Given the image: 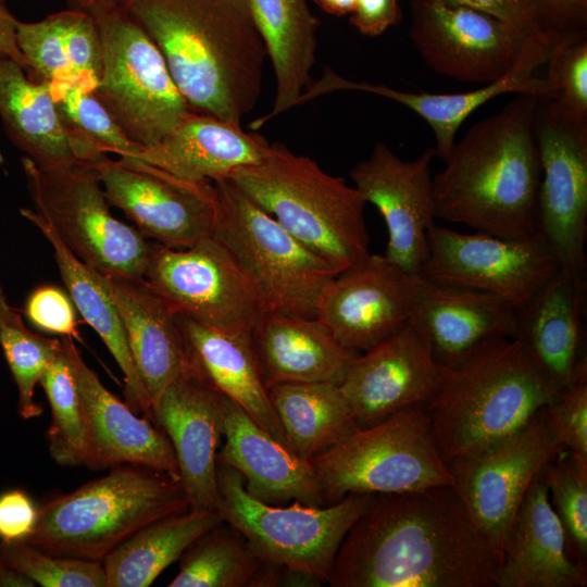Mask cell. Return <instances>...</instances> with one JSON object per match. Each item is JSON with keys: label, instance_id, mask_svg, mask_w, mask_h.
Returning a JSON list of instances; mask_svg holds the SVG:
<instances>
[{"label": "cell", "instance_id": "obj_1", "mask_svg": "<svg viewBox=\"0 0 587 587\" xmlns=\"http://www.w3.org/2000/svg\"><path fill=\"white\" fill-rule=\"evenodd\" d=\"M501 552L452 485L376 494L337 552L332 587H492Z\"/></svg>", "mask_w": 587, "mask_h": 587}, {"label": "cell", "instance_id": "obj_2", "mask_svg": "<svg viewBox=\"0 0 587 587\" xmlns=\"http://www.w3.org/2000/svg\"><path fill=\"white\" fill-rule=\"evenodd\" d=\"M155 45L191 110L241 125L267 52L248 0H116Z\"/></svg>", "mask_w": 587, "mask_h": 587}, {"label": "cell", "instance_id": "obj_3", "mask_svg": "<svg viewBox=\"0 0 587 587\" xmlns=\"http://www.w3.org/2000/svg\"><path fill=\"white\" fill-rule=\"evenodd\" d=\"M539 101L517 95L455 141L433 178L436 218L510 239L539 233Z\"/></svg>", "mask_w": 587, "mask_h": 587}, {"label": "cell", "instance_id": "obj_4", "mask_svg": "<svg viewBox=\"0 0 587 587\" xmlns=\"http://www.w3.org/2000/svg\"><path fill=\"white\" fill-rule=\"evenodd\" d=\"M439 367L438 389L424 409L446 462L519 430L561 391L515 338L490 339Z\"/></svg>", "mask_w": 587, "mask_h": 587}, {"label": "cell", "instance_id": "obj_5", "mask_svg": "<svg viewBox=\"0 0 587 587\" xmlns=\"http://www.w3.org/2000/svg\"><path fill=\"white\" fill-rule=\"evenodd\" d=\"M290 235L339 273L364 263L370 237L362 193L319 163L270 142L264 159L227 177Z\"/></svg>", "mask_w": 587, "mask_h": 587}, {"label": "cell", "instance_id": "obj_6", "mask_svg": "<svg viewBox=\"0 0 587 587\" xmlns=\"http://www.w3.org/2000/svg\"><path fill=\"white\" fill-rule=\"evenodd\" d=\"M180 480L139 465H118L39 505L28 544L45 552L100 561L145 525L184 512Z\"/></svg>", "mask_w": 587, "mask_h": 587}, {"label": "cell", "instance_id": "obj_7", "mask_svg": "<svg viewBox=\"0 0 587 587\" xmlns=\"http://www.w3.org/2000/svg\"><path fill=\"white\" fill-rule=\"evenodd\" d=\"M212 236L233 257L266 312L316 317L325 286L339 273L290 235L229 179L212 182Z\"/></svg>", "mask_w": 587, "mask_h": 587}, {"label": "cell", "instance_id": "obj_8", "mask_svg": "<svg viewBox=\"0 0 587 587\" xmlns=\"http://www.w3.org/2000/svg\"><path fill=\"white\" fill-rule=\"evenodd\" d=\"M326 504L349 494H394L452 485L424 407L401 410L310 460Z\"/></svg>", "mask_w": 587, "mask_h": 587}, {"label": "cell", "instance_id": "obj_9", "mask_svg": "<svg viewBox=\"0 0 587 587\" xmlns=\"http://www.w3.org/2000/svg\"><path fill=\"white\" fill-rule=\"evenodd\" d=\"M217 511L266 561L327 583L347 533L372 495L349 494L328 505L265 503L245 488L235 469L217 464Z\"/></svg>", "mask_w": 587, "mask_h": 587}, {"label": "cell", "instance_id": "obj_10", "mask_svg": "<svg viewBox=\"0 0 587 587\" xmlns=\"http://www.w3.org/2000/svg\"><path fill=\"white\" fill-rule=\"evenodd\" d=\"M22 166L35 211L75 257L102 275L143 277L154 241L111 213L89 163Z\"/></svg>", "mask_w": 587, "mask_h": 587}, {"label": "cell", "instance_id": "obj_11", "mask_svg": "<svg viewBox=\"0 0 587 587\" xmlns=\"http://www.w3.org/2000/svg\"><path fill=\"white\" fill-rule=\"evenodd\" d=\"M92 15L102 45L93 93L133 142L153 146L192 110L155 45L121 7Z\"/></svg>", "mask_w": 587, "mask_h": 587}, {"label": "cell", "instance_id": "obj_12", "mask_svg": "<svg viewBox=\"0 0 587 587\" xmlns=\"http://www.w3.org/2000/svg\"><path fill=\"white\" fill-rule=\"evenodd\" d=\"M564 449L544 407L513 434L446 462L475 526L500 552L530 484Z\"/></svg>", "mask_w": 587, "mask_h": 587}, {"label": "cell", "instance_id": "obj_13", "mask_svg": "<svg viewBox=\"0 0 587 587\" xmlns=\"http://www.w3.org/2000/svg\"><path fill=\"white\" fill-rule=\"evenodd\" d=\"M143 279L177 314L233 334H252L266 313L225 247L213 236L189 248L154 242Z\"/></svg>", "mask_w": 587, "mask_h": 587}, {"label": "cell", "instance_id": "obj_14", "mask_svg": "<svg viewBox=\"0 0 587 587\" xmlns=\"http://www.w3.org/2000/svg\"><path fill=\"white\" fill-rule=\"evenodd\" d=\"M427 241V257L417 274L498 296L516 310L562 267L558 253L540 232L510 239L435 224Z\"/></svg>", "mask_w": 587, "mask_h": 587}, {"label": "cell", "instance_id": "obj_15", "mask_svg": "<svg viewBox=\"0 0 587 587\" xmlns=\"http://www.w3.org/2000/svg\"><path fill=\"white\" fill-rule=\"evenodd\" d=\"M536 133L541 164L537 212L540 234L562 266L587 284V121L540 99Z\"/></svg>", "mask_w": 587, "mask_h": 587}, {"label": "cell", "instance_id": "obj_16", "mask_svg": "<svg viewBox=\"0 0 587 587\" xmlns=\"http://www.w3.org/2000/svg\"><path fill=\"white\" fill-rule=\"evenodd\" d=\"M89 164L109 204L120 209L146 238L183 249L212 236V182L185 180L132 157L105 155Z\"/></svg>", "mask_w": 587, "mask_h": 587}, {"label": "cell", "instance_id": "obj_17", "mask_svg": "<svg viewBox=\"0 0 587 587\" xmlns=\"http://www.w3.org/2000/svg\"><path fill=\"white\" fill-rule=\"evenodd\" d=\"M544 35H527L496 16L440 0L411 2L410 37L423 61L465 83L497 80Z\"/></svg>", "mask_w": 587, "mask_h": 587}, {"label": "cell", "instance_id": "obj_18", "mask_svg": "<svg viewBox=\"0 0 587 587\" xmlns=\"http://www.w3.org/2000/svg\"><path fill=\"white\" fill-rule=\"evenodd\" d=\"M434 147L413 160L399 158L386 143L350 171L354 187L383 216L388 241L384 257L405 274H417L427 257L428 230L435 225L432 160Z\"/></svg>", "mask_w": 587, "mask_h": 587}, {"label": "cell", "instance_id": "obj_19", "mask_svg": "<svg viewBox=\"0 0 587 587\" xmlns=\"http://www.w3.org/2000/svg\"><path fill=\"white\" fill-rule=\"evenodd\" d=\"M567 35L547 33L537 39L503 76L467 92H407L386 85L350 80L327 66L322 77L312 80L302 93L299 104L340 90L369 92L390 99L407 107L429 125L435 137L436 155L445 161L455 143L459 128L474 111L489 100L510 92L532 95L540 99L553 98L546 78L538 77L535 73L540 65L547 63L557 45Z\"/></svg>", "mask_w": 587, "mask_h": 587}, {"label": "cell", "instance_id": "obj_20", "mask_svg": "<svg viewBox=\"0 0 587 587\" xmlns=\"http://www.w3.org/2000/svg\"><path fill=\"white\" fill-rule=\"evenodd\" d=\"M405 284L408 325L440 365H455L485 341L515 335L516 309L498 296L420 274H407Z\"/></svg>", "mask_w": 587, "mask_h": 587}, {"label": "cell", "instance_id": "obj_21", "mask_svg": "<svg viewBox=\"0 0 587 587\" xmlns=\"http://www.w3.org/2000/svg\"><path fill=\"white\" fill-rule=\"evenodd\" d=\"M440 367L410 325L355 355L340 384L359 428L404 409L425 407L436 394Z\"/></svg>", "mask_w": 587, "mask_h": 587}, {"label": "cell", "instance_id": "obj_22", "mask_svg": "<svg viewBox=\"0 0 587 587\" xmlns=\"http://www.w3.org/2000/svg\"><path fill=\"white\" fill-rule=\"evenodd\" d=\"M84 412L88 459L93 471L129 464L149 467L180 480L177 460L165 433L139 417L115 397L88 366L73 338L62 337Z\"/></svg>", "mask_w": 587, "mask_h": 587}, {"label": "cell", "instance_id": "obj_23", "mask_svg": "<svg viewBox=\"0 0 587 587\" xmlns=\"http://www.w3.org/2000/svg\"><path fill=\"white\" fill-rule=\"evenodd\" d=\"M405 277L384 255L372 253L325 286L316 319L341 346L362 353L408 325Z\"/></svg>", "mask_w": 587, "mask_h": 587}, {"label": "cell", "instance_id": "obj_24", "mask_svg": "<svg viewBox=\"0 0 587 587\" xmlns=\"http://www.w3.org/2000/svg\"><path fill=\"white\" fill-rule=\"evenodd\" d=\"M153 423L172 444L189 509L217 511L223 396L186 367L155 402Z\"/></svg>", "mask_w": 587, "mask_h": 587}, {"label": "cell", "instance_id": "obj_25", "mask_svg": "<svg viewBox=\"0 0 587 587\" xmlns=\"http://www.w3.org/2000/svg\"><path fill=\"white\" fill-rule=\"evenodd\" d=\"M573 554L547 486L538 475L507 529L495 586L585 587L586 564Z\"/></svg>", "mask_w": 587, "mask_h": 587}, {"label": "cell", "instance_id": "obj_26", "mask_svg": "<svg viewBox=\"0 0 587 587\" xmlns=\"http://www.w3.org/2000/svg\"><path fill=\"white\" fill-rule=\"evenodd\" d=\"M223 437L216 462L238 471L252 497L277 505L291 500L327 505L311 461L299 457L224 396Z\"/></svg>", "mask_w": 587, "mask_h": 587}, {"label": "cell", "instance_id": "obj_27", "mask_svg": "<svg viewBox=\"0 0 587 587\" xmlns=\"http://www.w3.org/2000/svg\"><path fill=\"white\" fill-rule=\"evenodd\" d=\"M268 146L239 124L192 110L163 139L132 158L185 180L214 182L260 163Z\"/></svg>", "mask_w": 587, "mask_h": 587}, {"label": "cell", "instance_id": "obj_28", "mask_svg": "<svg viewBox=\"0 0 587 587\" xmlns=\"http://www.w3.org/2000/svg\"><path fill=\"white\" fill-rule=\"evenodd\" d=\"M102 278L120 313L138 375L154 407L164 389L187 366L179 316L143 277L102 275Z\"/></svg>", "mask_w": 587, "mask_h": 587}, {"label": "cell", "instance_id": "obj_29", "mask_svg": "<svg viewBox=\"0 0 587 587\" xmlns=\"http://www.w3.org/2000/svg\"><path fill=\"white\" fill-rule=\"evenodd\" d=\"M178 316L187 357L186 367L288 446L270 400L252 334L225 333Z\"/></svg>", "mask_w": 587, "mask_h": 587}, {"label": "cell", "instance_id": "obj_30", "mask_svg": "<svg viewBox=\"0 0 587 587\" xmlns=\"http://www.w3.org/2000/svg\"><path fill=\"white\" fill-rule=\"evenodd\" d=\"M587 284L563 266L516 310L513 338L530 351L561 389L571 383L583 355Z\"/></svg>", "mask_w": 587, "mask_h": 587}, {"label": "cell", "instance_id": "obj_31", "mask_svg": "<svg viewBox=\"0 0 587 587\" xmlns=\"http://www.w3.org/2000/svg\"><path fill=\"white\" fill-rule=\"evenodd\" d=\"M266 386L283 383L340 385L355 358L316 317L266 312L252 333Z\"/></svg>", "mask_w": 587, "mask_h": 587}, {"label": "cell", "instance_id": "obj_32", "mask_svg": "<svg viewBox=\"0 0 587 587\" xmlns=\"http://www.w3.org/2000/svg\"><path fill=\"white\" fill-rule=\"evenodd\" d=\"M20 213L51 245L61 278L74 305L99 335L123 373L127 404L153 423L152 400L138 375L120 313L102 275L75 257L39 213L28 208L21 209Z\"/></svg>", "mask_w": 587, "mask_h": 587}, {"label": "cell", "instance_id": "obj_33", "mask_svg": "<svg viewBox=\"0 0 587 587\" xmlns=\"http://www.w3.org/2000/svg\"><path fill=\"white\" fill-rule=\"evenodd\" d=\"M308 1L248 0L275 76L272 109L250 124L253 130L298 105L300 97L312 83L319 21Z\"/></svg>", "mask_w": 587, "mask_h": 587}, {"label": "cell", "instance_id": "obj_34", "mask_svg": "<svg viewBox=\"0 0 587 587\" xmlns=\"http://www.w3.org/2000/svg\"><path fill=\"white\" fill-rule=\"evenodd\" d=\"M0 118L10 140L39 167L79 162L46 83L0 55Z\"/></svg>", "mask_w": 587, "mask_h": 587}, {"label": "cell", "instance_id": "obj_35", "mask_svg": "<svg viewBox=\"0 0 587 587\" xmlns=\"http://www.w3.org/2000/svg\"><path fill=\"white\" fill-rule=\"evenodd\" d=\"M218 511L188 509L155 520L102 561L107 587H148L203 533L221 524Z\"/></svg>", "mask_w": 587, "mask_h": 587}, {"label": "cell", "instance_id": "obj_36", "mask_svg": "<svg viewBox=\"0 0 587 587\" xmlns=\"http://www.w3.org/2000/svg\"><path fill=\"white\" fill-rule=\"evenodd\" d=\"M288 446L311 460L359 429L340 385L283 383L267 387Z\"/></svg>", "mask_w": 587, "mask_h": 587}, {"label": "cell", "instance_id": "obj_37", "mask_svg": "<svg viewBox=\"0 0 587 587\" xmlns=\"http://www.w3.org/2000/svg\"><path fill=\"white\" fill-rule=\"evenodd\" d=\"M179 560L170 587H274L285 569L263 559L224 521L197 538Z\"/></svg>", "mask_w": 587, "mask_h": 587}, {"label": "cell", "instance_id": "obj_38", "mask_svg": "<svg viewBox=\"0 0 587 587\" xmlns=\"http://www.w3.org/2000/svg\"><path fill=\"white\" fill-rule=\"evenodd\" d=\"M47 86L79 162L91 163L110 153L132 157L141 149L126 136L92 91L61 82Z\"/></svg>", "mask_w": 587, "mask_h": 587}, {"label": "cell", "instance_id": "obj_39", "mask_svg": "<svg viewBox=\"0 0 587 587\" xmlns=\"http://www.w3.org/2000/svg\"><path fill=\"white\" fill-rule=\"evenodd\" d=\"M39 385L51 410L46 433L51 459L62 466H86L88 449L84 412L75 375L63 349L50 363Z\"/></svg>", "mask_w": 587, "mask_h": 587}, {"label": "cell", "instance_id": "obj_40", "mask_svg": "<svg viewBox=\"0 0 587 587\" xmlns=\"http://www.w3.org/2000/svg\"><path fill=\"white\" fill-rule=\"evenodd\" d=\"M0 346L17 389V412L24 420L42 414L35 389L50 363L62 352V340L28 329L17 310L0 326Z\"/></svg>", "mask_w": 587, "mask_h": 587}, {"label": "cell", "instance_id": "obj_41", "mask_svg": "<svg viewBox=\"0 0 587 587\" xmlns=\"http://www.w3.org/2000/svg\"><path fill=\"white\" fill-rule=\"evenodd\" d=\"M551 504L561 520L573 553L587 558V458L570 449L548 462L540 472Z\"/></svg>", "mask_w": 587, "mask_h": 587}, {"label": "cell", "instance_id": "obj_42", "mask_svg": "<svg viewBox=\"0 0 587 587\" xmlns=\"http://www.w3.org/2000/svg\"><path fill=\"white\" fill-rule=\"evenodd\" d=\"M3 562L41 587H107L100 561L54 555L27 541H0Z\"/></svg>", "mask_w": 587, "mask_h": 587}, {"label": "cell", "instance_id": "obj_43", "mask_svg": "<svg viewBox=\"0 0 587 587\" xmlns=\"http://www.w3.org/2000/svg\"><path fill=\"white\" fill-rule=\"evenodd\" d=\"M16 45L22 55V67L30 79L75 85L65 46L62 11L37 22L17 21Z\"/></svg>", "mask_w": 587, "mask_h": 587}, {"label": "cell", "instance_id": "obj_44", "mask_svg": "<svg viewBox=\"0 0 587 587\" xmlns=\"http://www.w3.org/2000/svg\"><path fill=\"white\" fill-rule=\"evenodd\" d=\"M547 63L551 101L569 116L587 121V32L565 36Z\"/></svg>", "mask_w": 587, "mask_h": 587}, {"label": "cell", "instance_id": "obj_45", "mask_svg": "<svg viewBox=\"0 0 587 587\" xmlns=\"http://www.w3.org/2000/svg\"><path fill=\"white\" fill-rule=\"evenodd\" d=\"M67 57L75 76V85L92 91L102 70V45L95 16L86 11H62Z\"/></svg>", "mask_w": 587, "mask_h": 587}, {"label": "cell", "instance_id": "obj_46", "mask_svg": "<svg viewBox=\"0 0 587 587\" xmlns=\"http://www.w3.org/2000/svg\"><path fill=\"white\" fill-rule=\"evenodd\" d=\"M545 410L563 446L587 458V361Z\"/></svg>", "mask_w": 587, "mask_h": 587}, {"label": "cell", "instance_id": "obj_47", "mask_svg": "<svg viewBox=\"0 0 587 587\" xmlns=\"http://www.w3.org/2000/svg\"><path fill=\"white\" fill-rule=\"evenodd\" d=\"M24 313L40 330L79 339L72 299L54 285L36 287L26 299Z\"/></svg>", "mask_w": 587, "mask_h": 587}, {"label": "cell", "instance_id": "obj_48", "mask_svg": "<svg viewBox=\"0 0 587 587\" xmlns=\"http://www.w3.org/2000/svg\"><path fill=\"white\" fill-rule=\"evenodd\" d=\"M39 505L21 488L0 494V541H26L33 534Z\"/></svg>", "mask_w": 587, "mask_h": 587}, {"label": "cell", "instance_id": "obj_49", "mask_svg": "<svg viewBox=\"0 0 587 587\" xmlns=\"http://www.w3.org/2000/svg\"><path fill=\"white\" fill-rule=\"evenodd\" d=\"M450 5L471 8L496 16L519 30L541 36L548 32L542 26L530 0H440Z\"/></svg>", "mask_w": 587, "mask_h": 587}, {"label": "cell", "instance_id": "obj_50", "mask_svg": "<svg viewBox=\"0 0 587 587\" xmlns=\"http://www.w3.org/2000/svg\"><path fill=\"white\" fill-rule=\"evenodd\" d=\"M349 16L360 34L376 37L401 22L400 0H354Z\"/></svg>", "mask_w": 587, "mask_h": 587}, {"label": "cell", "instance_id": "obj_51", "mask_svg": "<svg viewBox=\"0 0 587 587\" xmlns=\"http://www.w3.org/2000/svg\"><path fill=\"white\" fill-rule=\"evenodd\" d=\"M542 26L559 33L587 29V0H530Z\"/></svg>", "mask_w": 587, "mask_h": 587}, {"label": "cell", "instance_id": "obj_52", "mask_svg": "<svg viewBox=\"0 0 587 587\" xmlns=\"http://www.w3.org/2000/svg\"><path fill=\"white\" fill-rule=\"evenodd\" d=\"M17 21L5 0H0V46L9 58L22 65V55L16 45Z\"/></svg>", "mask_w": 587, "mask_h": 587}, {"label": "cell", "instance_id": "obj_53", "mask_svg": "<svg viewBox=\"0 0 587 587\" xmlns=\"http://www.w3.org/2000/svg\"><path fill=\"white\" fill-rule=\"evenodd\" d=\"M0 587H35V584L8 566L0 558Z\"/></svg>", "mask_w": 587, "mask_h": 587}, {"label": "cell", "instance_id": "obj_54", "mask_svg": "<svg viewBox=\"0 0 587 587\" xmlns=\"http://www.w3.org/2000/svg\"><path fill=\"white\" fill-rule=\"evenodd\" d=\"M327 14L335 16L349 15L354 0H310Z\"/></svg>", "mask_w": 587, "mask_h": 587}, {"label": "cell", "instance_id": "obj_55", "mask_svg": "<svg viewBox=\"0 0 587 587\" xmlns=\"http://www.w3.org/2000/svg\"><path fill=\"white\" fill-rule=\"evenodd\" d=\"M71 9L95 13L104 8L116 4V0H65Z\"/></svg>", "mask_w": 587, "mask_h": 587}, {"label": "cell", "instance_id": "obj_56", "mask_svg": "<svg viewBox=\"0 0 587 587\" xmlns=\"http://www.w3.org/2000/svg\"><path fill=\"white\" fill-rule=\"evenodd\" d=\"M13 310L14 308L9 304L3 286L0 283V326L13 312Z\"/></svg>", "mask_w": 587, "mask_h": 587}, {"label": "cell", "instance_id": "obj_57", "mask_svg": "<svg viewBox=\"0 0 587 587\" xmlns=\"http://www.w3.org/2000/svg\"><path fill=\"white\" fill-rule=\"evenodd\" d=\"M0 55H7V54L3 52L1 46H0Z\"/></svg>", "mask_w": 587, "mask_h": 587}, {"label": "cell", "instance_id": "obj_58", "mask_svg": "<svg viewBox=\"0 0 587 587\" xmlns=\"http://www.w3.org/2000/svg\"><path fill=\"white\" fill-rule=\"evenodd\" d=\"M1 160H2V159H1V155H0V161H1Z\"/></svg>", "mask_w": 587, "mask_h": 587}]
</instances>
